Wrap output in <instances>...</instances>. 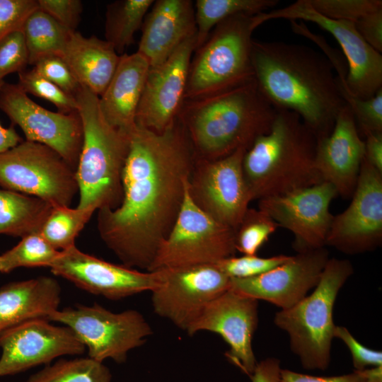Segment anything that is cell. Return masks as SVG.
Returning <instances> with one entry per match:
<instances>
[{
  "label": "cell",
  "instance_id": "c3c4849f",
  "mask_svg": "<svg viewBox=\"0 0 382 382\" xmlns=\"http://www.w3.org/2000/svg\"><path fill=\"white\" fill-rule=\"evenodd\" d=\"M4 82V81L0 82V90ZM22 141V138L13 126L4 127L0 122V154L16 146Z\"/></svg>",
  "mask_w": 382,
  "mask_h": 382
},
{
  "label": "cell",
  "instance_id": "ee69618b",
  "mask_svg": "<svg viewBox=\"0 0 382 382\" xmlns=\"http://www.w3.org/2000/svg\"><path fill=\"white\" fill-rule=\"evenodd\" d=\"M334 337L341 340L348 347L355 371H362L368 366H382V352L363 345L345 327L336 325Z\"/></svg>",
  "mask_w": 382,
  "mask_h": 382
},
{
  "label": "cell",
  "instance_id": "2e32d148",
  "mask_svg": "<svg viewBox=\"0 0 382 382\" xmlns=\"http://www.w3.org/2000/svg\"><path fill=\"white\" fill-rule=\"evenodd\" d=\"M337 195L330 183H320L259 199L258 209L294 236V249L303 253L324 248L333 216L331 202Z\"/></svg>",
  "mask_w": 382,
  "mask_h": 382
},
{
  "label": "cell",
  "instance_id": "e575fe53",
  "mask_svg": "<svg viewBox=\"0 0 382 382\" xmlns=\"http://www.w3.org/2000/svg\"><path fill=\"white\" fill-rule=\"evenodd\" d=\"M18 74L17 84L27 94L30 93L52 103L60 112H78L79 105L75 96L66 93L33 69H25Z\"/></svg>",
  "mask_w": 382,
  "mask_h": 382
},
{
  "label": "cell",
  "instance_id": "cb8c5ba5",
  "mask_svg": "<svg viewBox=\"0 0 382 382\" xmlns=\"http://www.w3.org/2000/svg\"><path fill=\"white\" fill-rule=\"evenodd\" d=\"M149 68L147 59L137 52L121 54L114 75L99 96V108L105 119L127 134L137 126V111Z\"/></svg>",
  "mask_w": 382,
  "mask_h": 382
},
{
  "label": "cell",
  "instance_id": "30bf717a",
  "mask_svg": "<svg viewBox=\"0 0 382 382\" xmlns=\"http://www.w3.org/2000/svg\"><path fill=\"white\" fill-rule=\"evenodd\" d=\"M236 252L235 230L202 211L191 199L187 183L175 223L148 271L216 264Z\"/></svg>",
  "mask_w": 382,
  "mask_h": 382
},
{
  "label": "cell",
  "instance_id": "ab89813d",
  "mask_svg": "<svg viewBox=\"0 0 382 382\" xmlns=\"http://www.w3.org/2000/svg\"><path fill=\"white\" fill-rule=\"evenodd\" d=\"M33 66V69L40 75L70 95L75 96L81 86L66 63L59 56L43 57Z\"/></svg>",
  "mask_w": 382,
  "mask_h": 382
},
{
  "label": "cell",
  "instance_id": "f1b7e54d",
  "mask_svg": "<svg viewBox=\"0 0 382 382\" xmlns=\"http://www.w3.org/2000/svg\"><path fill=\"white\" fill-rule=\"evenodd\" d=\"M154 2V0H119L107 6L105 37L118 54H122L134 42V35L142 26Z\"/></svg>",
  "mask_w": 382,
  "mask_h": 382
},
{
  "label": "cell",
  "instance_id": "7bdbcfd3",
  "mask_svg": "<svg viewBox=\"0 0 382 382\" xmlns=\"http://www.w3.org/2000/svg\"><path fill=\"white\" fill-rule=\"evenodd\" d=\"M37 5L63 27L76 30L83 11L80 0H37Z\"/></svg>",
  "mask_w": 382,
  "mask_h": 382
},
{
  "label": "cell",
  "instance_id": "3957f363",
  "mask_svg": "<svg viewBox=\"0 0 382 382\" xmlns=\"http://www.w3.org/2000/svg\"><path fill=\"white\" fill-rule=\"evenodd\" d=\"M277 109L253 79L209 96L185 100L178 120L197 158L216 160L248 149L267 133Z\"/></svg>",
  "mask_w": 382,
  "mask_h": 382
},
{
  "label": "cell",
  "instance_id": "b9f144b4",
  "mask_svg": "<svg viewBox=\"0 0 382 382\" xmlns=\"http://www.w3.org/2000/svg\"><path fill=\"white\" fill-rule=\"evenodd\" d=\"M281 382H382V366L333 376H316L289 369L280 371Z\"/></svg>",
  "mask_w": 382,
  "mask_h": 382
},
{
  "label": "cell",
  "instance_id": "44dd1931",
  "mask_svg": "<svg viewBox=\"0 0 382 382\" xmlns=\"http://www.w3.org/2000/svg\"><path fill=\"white\" fill-rule=\"evenodd\" d=\"M328 260L329 253L325 247L299 253L260 275L230 278L228 289L286 309L300 301L317 285Z\"/></svg>",
  "mask_w": 382,
  "mask_h": 382
},
{
  "label": "cell",
  "instance_id": "1f68e13d",
  "mask_svg": "<svg viewBox=\"0 0 382 382\" xmlns=\"http://www.w3.org/2000/svg\"><path fill=\"white\" fill-rule=\"evenodd\" d=\"M111 374L102 362L90 357L60 359L30 376L25 382H110Z\"/></svg>",
  "mask_w": 382,
  "mask_h": 382
},
{
  "label": "cell",
  "instance_id": "d6a6232c",
  "mask_svg": "<svg viewBox=\"0 0 382 382\" xmlns=\"http://www.w3.org/2000/svg\"><path fill=\"white\" fill-rule=\"evenodd\" d=\"M60 253L40 233H33L22 238L17 245L0 254V272L10 273L19 267H50Z\"/></svg>",
  "mask_w": 382,
  "mask_h": 382
},
{
  "label": "cell",
  "instance_id": "9a60e30c",
  "mask_svg": "<svg viewBox=\"0 0 382 382\" xmlns=\"http://www.w3.org/2000/svg\"><path fill=\"white\" fill-rule=\"evenodd\" d=\"M382 242V173L364 158L352 201L333 216L325 245L348 255L371 251Z\"/></svg>",
  "mask_w": 382,
  "mask_h": 382
},
{
  "label": "cell",
  "instance_id": "ac0fdd59",
  "mask_svg": "<svg viewBox=\"0 0 382 382\" xmlns=\"http://www.w3.org/2000/svg\"><path fill=\"white\" fill-rule=\"evenodd\" d=\"M0 376L47 364L64 355H80L86 347L67 326L45 318L29 320L0 332Z\"/></svg>",
  "mask_w": 382,
  "mask_h": 382
},
{
  "label": "cell",
  "instance_id": "7a4b0ae2",
  "mask_svg": "<svg viewBox=\"0 0 382 382\" xmlns=\"http://www.w3.org/2000/svg\"><path fill=\"white\" fill-rule=\"evenodd\" d=\"M254 80L277 109L296 113L317 139L332 132L347 105L326 55L301 44L253 40Z\"/></svg>",
  "mask_w": 382,
  "mask_h": 382
},
{
  "label": "cell",
  "instance_id": "bcb514c9",
  "mask_svg": "<svg viewBox=\"0 0 382 382\" xmlns=\"http://www.w3.org/2000/svg\"><path fill=\"white\" fill-rule=\"evenodd\" d=\"M280 362L275 358H267L257 362L250 376L252 382H281Z\"/></svg>",
  "mask_w": 382,
  "mask_h": 382
},
{
  "label": "cell",
  "instance_id": "52a82bcc",
  "mask_svg": "<svg viewBox=\"0 0 382 382\" xmlns=\"http://www.w3.org/2000/svg\"><path fill=\"white\" fill-rule=\"evenodd\" d=\"M353 272L350 261L329 258L313 292L275 314V325L288 333L291 350L306 369L325 370L329 366L335 302Z\"/></svg>",
  "mask_w": 382,
  "mask_h": 382
},
{
  "label": "cell",
  "instance_id": "83f0119b",
  "mask_svg": "<svg viewBox=\"0 0 382 382\" xmlns=\"http://www.w3.org/2000/svg\"><path fill=\"white\" fill-rule=\"evenodd\" d=\"M21 31L28 50V64L30 65L47 56L60 57L73 32L39 8L27 17Z\"/></svg>",
  "mask_w": 382,
  "mask_h": 382
},
{
  "label": "cell",
  "instance_id": "f35d334b",
  "mask_svg": "<svg viewBox=\"0 0 382 382\" xmlns=\"http://www.w3.org/2000/svg\"><path fill=\"white\" fill-rule=\"evenodd\" d=\"M28 54L21 30L13 32L0 42V82L12 73L25 69Z\"/></svg>",
  "mask_w": 382,
  "mask_h": 382
},
{
  "label": "cell",
  "instance_id": "8fae6325",
  "mask_svg": "<svg viewBox=\"0 0 382 382\" xmlns=\"http://www.w3.org/2000/svg\"><path fill=\"white\" fill-rule=\"evenodd\" d=\"M239 148L216 160L197 158L188 181L193 202L215 221L236 230L253 200L245 180Z\"/></svg>",
  "mask_w": 382,
  "mask_h": 382
},
{
  "label": "cell",
  "instance_id": "60d3db41",
  "mask_svg": "<svg viewBox=\"0 0 382 382\" xmlns=\"http://www.w3.org/2000/svg\"><path fill=\"white\" fill-rule=\"evenodd\" d=\"M37 8V0H0V42L21 30L27 17Z\"/></svg>",
  "mask_w": 382,
  "mask_h": 382
},
{
  "label": "cell",
  "instance_id": "8d00e7d4",
  "mask_svg": "<svg viewBox=\"0 0 382 382\" xmlns=\"http://www.w3.org/2000/svg\"><path fill=\"white\" fill-rule=\"evenodd\" d=\"M290 257L285 255L269 257L243 255L224 259L216 265L229 278H248L267 272L284 263Z\"/></svg>",
  "mask_w": 382,
  "mask_h": 382
},
{
  "label": "cell",
  "instance_id": "5bb4252c",
  "mask_svg": "<svg viewBox=\"0 0 382 382\" xmlns=\"http://www.w3.org/2000/svg\"><path fill=\"white\" fill-rule=\"evenodd\" d=\"M0 109L21 129L25 140L52 149L76 170L83 142L79 112L47 110L31 100L17 83L6 82L0 90Z\"/></svg>",
  "mask_w": 382,
  "mask_h": 382
},
{
  "label": "cell",
  "instance_id": "7402d4cb",
  "mask_svg": "<svg viewBox=\"0 0 382 382\" xmlns=\"http://www.w3.org/2000/svg\"><path fill=\"white\" fill-rule=\"evenodd\" d=\"M365 156L364 140L349 107L337 115L328 136L317 139L315 166L323 182L332 185L337 195L352 197Z\"/></svg>",
  "mask_w": 382,
  "mask_h": 382
},
{
  "label": "cell",
  "instance_id": "603a6c76",
  "mask_svg": "<svg viewBox=\"0 0 382 382\" xmlns=\"http://www.w3.org/2000/svg\"><path fill=\"white\" fill-rule=\"evenodd\" d=\"M137 52L150 67L163 63L185 40L196 35L195 6L190 0L154 1L146 16Z\"/></svg>",
  "mask_w": 382,
  "mask_h": 382
},
{
  "label": "cell",
  "instance_id": "7c38bea8",
  "mask_svg": "<svg viewBox=\"0 0 382 382\" xmlns=\"http://www.w3.org/2000/svg\"><path fill=\"white\" fill-rule=\"evenodd\" d=\"M260 17L262 23L284 18L317 24L335 38L346 57L348 64L346 78H337L344 91L354 97L369 99L382 88V55L361 37L353 22L326 18L314 11L306 0H298L288 6L262 12Z\"/></svg>",
  "mask_w": 382,
  "mask_h": 382
},
{
  "label": "cell",
  "instance_id": "9c48e42d",
  "mask_svg": "<svg viewBox=\"0 0 382 382\" xmlns=\"http://www.w3.org/2000/svg\"><path fill=\"white\" fill-rule=\"evenodd\" d=\"M69 328L88 349V357L125 362L131 349L141 346L152 330L136 310L112 313L99 304L57 310L47 318Z\"/></svg>",
  "mask_w": 382,
  "mask_h": 382
},
{
  "label": "cell",
  "instance_id": "ffe728a7",
  "mask_svg": "<svg viewBox=\"0 0 382 382\" xmlns=\"http://www.w3.org/2000/svg\"><path fill=\"white\" fill-rule=\"evenodd\" d=\"M257 307V300L228 289L206 306L187 332L192 335L207 330L219 335L229 347L226 358L250 376L257 363L252 347Z\"/></svg>",
  "mask_w": 382,
  "mask_h": 382
},
{
  "label": "cell",
  "instance_id": "f546056e",
  "mask_svg": "<svg viewBox=\"0 0 382 382\" xmlns=\"http://www.w3.org/2000/svg\"><path fill=\"white\" fill-rule=\"evenodd\" d=\"M278 0H197L194 4L197 47L214 28L224 20L240 13L257 14L273 8Z\"/></svg>",
  "mask_w": 382,
  "mask_h": 382
},
{
  "label": "cell",
  "instance_id": "d590c367",
  "mask_svg": "<svg viewBox=\"0 0 382 382\" xmlns=\"http://www.w3.org/2000/svg\"><path fill=\"white\" fill-rule=\"evenodd\" d=\"M319 14L335 21L355 23L372 12L382 9L381 0H306Z\"/></svg>",
  "mask_w": 382,
  "mask_h": 382
},
{
  "label": "cell",
  "instance_id": "5b68a950",
  "mask_svg": "<svg viewBox=\"0 0 382 382\" xmlns=\"http://www.w3.org/2000/svg\"><path fill=\"white\" fill-rule=\"evenodd\" d=\"M83 128L76 168L79 201L76 207L115 209L122 199V173L129 135L110 125L99 108V97L81 86L75 96Z\"/></svg>",
  "mask_w": 382,
  "mask_h": 382
},
{
  "label": "cell",
  "instance_id": "e0dca14e",
  "mask_svg": "<svg viewBox=\"0 0 382 382\" xmlns=\"http://www.w3.org/2000/svg\"><path fill=\"white\" fill-rule=\"evenodd\" d=\"M51 272L92 294L119 300L155 289L159 270L141 272L85 253L76 245L61 251L50 267Z\"/></svg>",
  "mask_w": 382,
  "mask_h": 382
},
{
  "label": "cell",
  "instance_id": "d4e9b609",
  "mask_svg": "<svg viewBox=\"0 0 382 382\" xmlns=\"http://www.w3.org/2000/svg\"><path fill=\"white\" fill-rule=\"evenodd\" d=\"M60 301V285L50 277L3 285L0 287V332L29 320H47L58 310Z\"/></svg>",
  "mask_w": 382,
  "mask_h": 382
},
{
  "label": "cell",
  "instance_id": "6da1fadb",
  "mask_svg": "<svg viewBox=\"0 0 382 382\" xmlns=\"http://www.w3.org/2000/svg\"><path fill=\"white\" fill-rule=\"evenodd\" d=\"M196 158L178 118L163 132L137 125L131 132L122 202L97 214L101 239L122 265L149 270L178 218Z\"/></svg>",
  "mask_w": 382,
  "mask_h": 382
},
{
  "label": "cell",
  "instance_id": "277c9868",
  "mask_svg": "<svg viewBox=\"0 0 382 382\" xmlns=\"http://www.w3.org/2000/svg\"><path fill=\"white\" fill-rule=\"evenodd\" d=\"M317 137L295 112L278 110L270 131L246 150L243 170L253 199L322 183L315 166Z\"/></svg>",
  "mask_w": 382,
  "mask_h": 382
},
{
  "label": "cell",
  "instance_id": "8992f818",
  "mask_svg": "<svg viewBox=\"0 0 382 382\" xmlns=\"http://www.w3.org/2000/svg\"><path fill=\"white\" fill-rule=\"evenodd\" d=\"M261 24L259 13L234 15L217 24L194 52L185 100L221 93L253 80L252 35Z\"/></svg>",
  "mask_w": 382,
  "mask_h": 382
},
{
  "label": "cell",
  "instance_id": "4dcf8cb0",
  "mask_svg": "<svg viewBox=\"0 0 382 382\" xmlns=\"http://www.w3.org/2000/svg\"><path fill=\"white\" fill-rule=\"evenodd\" d=\"M95 211L92 208L53 207L39 233L57 250H66L75 245L76 237Z\"/></svg>",
  "mask_w": 382,
  "mask_h": 382
},
{
  "label": "cell",
  "instance_id": "484cf974",
  "mask_svg": "<svg viewBox=\"0 0 382 382\" xmlns=\"http://www.w3.org/2000/svg\"><path fill=\"white\" fill-rule=\"evenodd\" d=\"M81 86L98 97L108 86L120 55L105 40L71 32L60 56Z\"/></svg>",
  "mask_w": 382,
  "mask_h": 382
},
{
  "label": "cell",
  "instance_id": "7dc6e473",
  "mask_svg": "<svg viewBox=\"0 0 382 382\" xmlns=\"http://www.w3.org/2000/svg\"><path fill=\"white\" fill-rule=\"evenodd\" d=\"M365 159L379 172L382 173V132L369 133L365 135Z\"/></svg>",
  "mask_w": 382,
  "mask_h": 382
},
{
  "label": "cell",
  "instance_id": "74e56055",
  "mask_svg": "<svg viewBox=\"0 0 382 382\" xmlns=\"http://www.w3.org/2000/svg\"><path fill=\"white\" fill-rule=\"evenodd\" d=\"M340 89L347 105L352 112L358 129L364 136L369 133L382 132V88L369 99L354 97L341 86Z\"/></svg>",
  "mask_w": 382,
  "mask_h": 382
},
{
  "label": "cell",
  "instance_id": "ba28073f",
  "mask_svg": "<svg viewBox=\"0 0 382 382\" xmlns=\"http://www.w3.org/2000/svg\"><path fill=\"white\" fill-rule=\"evenodd\" d=\"M0 186L53 207H69L79 192L76 170L52 149L27 140L0 154Z\"/></svg>",
  "mask_w": 382,
  "mask_h": 382
},
{
  "label": "cell",
  "instance_id": "4316f807",
  "mask_svg": "<svg viewBox=\"0 0 382 382\" xmlns=\"http://www.w3.org/2000/svg\"><path fill=\"white\" fill-rule=\"evenodd\" d=\"M52 208L40 198L0 189V235L22 238L39 233Z\"/></svg>",
  "mask_w": 382,
  "mask_h": 382
},
{
  "label": "cell",
  "instance_id": "4fadbf2b",
  "mask_svg": "<svg viewBox=\"0 0 382 382\" xmlns=\"http://www.w3.org/2000/svg\"><path fill=\"white\" fill-rule=\"evenodd\" d=\"M154 289V312L187 330L206 306L229 289L230 278L216 264L163 268Z\"/></svg>",
  "mask_w": 382,
  "mask_h": 382
},
{
  "label": "cell",
  "instance_id": "836d02e7",
  "mask_svg": "<svg viewBox=\"0 0 382 382\" xmlns=\"http://www.w3.org/2000/svg\"><path fill=\"white\" fill-rule=\"evenodd\" d=\"M277 228V223L265 212L248 208L235 230L236 251L243 255H256Z\"/></svg>",
  "mask_w": 382,
  "mask_h": 382
},
{
  "label": "cell",
  "instance_id": "f6af8a7d",
  "mask_svg": "<svg viewBox=\"0 0 382 382\" xmlns=\"http://www.w3.org/2000/svg\"><path fill=\"white\" fill-rule=\"evenodd\" d=\"M361 37L375 50L382 52V9L372 12L354 23Z\"/></svg>",
  "mask_w": 382,
  "mask_h": 382
},
{
  "label": "cell",
  "instance_id": "d6986e66",
  "mask_svg": "<svg viewBox=\"0 0 382 382\" xmlns=\"http://www.w3.org/2000/svg\"><path fill=\"white\" fill-rule=\"evenodd\" d=\"M196 35L183 42L166 60L150 67L136 115V124L163 132L178 118L185 101Z\"/></svg>",
  "mask_w": 382,
  "mask_h": 382
}]
</instances>
